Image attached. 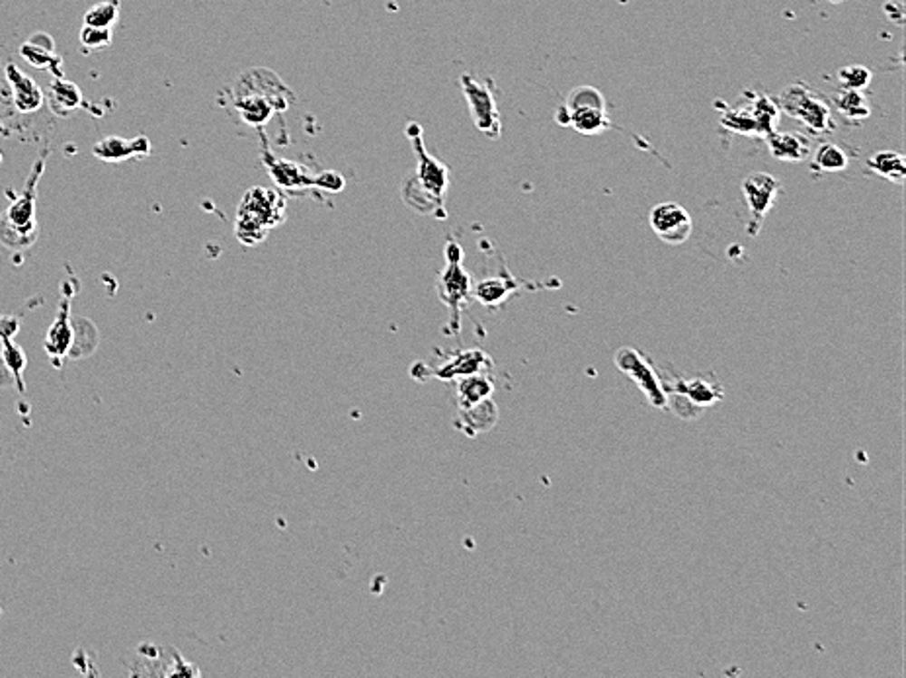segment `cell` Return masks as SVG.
<instances>
[{
	"mask_svg": "<svg viewBox=\"0 0 906 678\" xmlns=\"http://www.w3.org/2000/svg\"><path fill=\"white\" fill-rule=\"evenodd\" d=\"M867 169L877 177L891 180L895 184H904L906 179V159L897 150H879L867 159Z\"/></svg>",
	"mask_w": 906,
	"mask_h": 678,
	"instance_id": "23",
	"label": "cell"
},
{
	"mask_svg": "<svg viewBox=\"0 0 906 678\" xmlns=\"http://www.w3.org/2000/svg\"><path fill=\"white\" fill-rule=\"evenodd\" d=\"M660 370V368H659ZM660 378L669 395V407L682 421H696L708 409L719 405L725 399V389L715 375H691L670 370H660Z\"/></svg>",
	"mask_w": 906,
	"mask_h": 678,
	"instance_id": "2",
	"label": "cell"
},
{
	"mask_svg": "<svg viewBox=\"0 0 906 678\" xmlns=\"http://www.w3.org/2000/svg\"><path fill=\"white\" fill-rule=\"evenodd\" d=\"M495 382L496 380H495L493 372L465 375V378H459V380L453 382L456 383V405H458V409L469 407V405L479 403V401L493 397L495 389H496Z\"/></svg>",
	"mask_w": 906,
	"mask_h": 678,
	"instance_id": "19",
	"label": "cell"
},
{
	"mask_svg": "<svg viewBox=\"0 0 906 678\" xmlns=\"http://www.w3.org/2000/svg\"><path fill=\"white\" fill-rule=\"evenodd\" d=\"M238 89L241 91H238L236 96V110L241 111L243 120L250 125H262L264 121L270 120L274 111H282L287 106L284 98V92L287 91L284 84H280L278 89L270 91L266 96H264V92L258 89H253V92L248 89H243V86H238Z\"/></svg>",
	"mask_w": 906,
	"mask_h": 678,
	"instance_id": "14",
	"label": "cell"
},
{
	"mask_svg": "<svg viewBox=\"0 0 906 678\" xmlns=\"http://www.w3.org/2000/svg\"><path fill=\"white\" fill-rule=\"evenodd\" d=\"M782 192V184L774 177V174L767 172H752L742 182V196L747 199V206L750 211V228L748 235H758L762 223L766 219L767 213L774 208L776 199Z\"/></svg>",
	"mask_w": 906,
	"mask_h": 678,
	"instance_id": "10",
	"label": "cell"
},
{
	"mask_svg": "<svg viewBox=\"0 0 906 678\" xmlns=\"http://www.w3.org/2000/svg\"><path fill=\"white\" fill-rule=\"evenodd\" d=\"M285 219V202L280 192L266 188H250L236 211L235 233L243 245H258L268 231Z\"/></svg>",
	"mask_w": 906,
	"mask_h": 678,
	"instance_id": "3",
	"label": "cell"
},
{
	"mask_svg": "<svg viewBox=\"0 0 906 678\" xmlns=\"http://www.w3.org/2000/svg\"><path fill=\"white\" fill-rule=\"evenodd\" d=\"M613 363L615 368L637 385L651 407L666 411V407H669V395H666L660 370L645 353H641V350L633 346H622L613 356Z\"/></svg>",
	"mask_w": 906,
	"mask_h": 678,
	"instance_id": "8",
	"label": "cell"
},
{
	"mask_svg": "<svg viewBox=\"0 0 906 678\" xmlns=\"http://www.w3.org/2000/svg\"><path fill=\"white\" fill-rule=\"evenodd\" d=\"M459 84L465 94V100H467L469 114L475 128L483 135H487L488 140H498L502 135V121L496 106L493 81L475 77L473 73H463Z\"/></svg>",
	"mask_w": 906,
	"mask_h": 678,
	"instance_id": "9",
	"label": "cell"
},
{
	"mask_svg": "<svg viewBox=\"0 0 906 678\" xmlns=\"http://www.w3.org/2000/svg\"><path fill=\"white\" fill-rule=\"evenodd\" d=\"M814 169L819 172H842L846 170L850 160L846 150L836 143H823L814 150Z\"/></svg>",
	"mask_w": 906,
	"mask_h": 678,
	"instance_id": "27",
	"label": "cell"
},
{
	"mask_svg": "<svg viewBox=\"0 0 906 678\" xmlns=\"http://www.w3.org/2000/svg\"><path fill=\"white\" fill-rule=\"evenodd\" d=\"M264 165H266L275 186L285 194H297L309 190V188H317V190L324 192H340L344 188V179L336 172L313 174L307 167L299 165V162L278 159L268 153V150L264 153Z\"/></svg>",
	"mask_w": 906,
	"mask_h": 678,
	"instance_id": "7",
	"label": "cell"
},
{
	"mask_svg": "<svg viewBox=\"0 0 906 678\" xmlns=\"http://www.w3.org/2000/svg\"><path fill=\"white\" fill-rule=\"evenodd\" d=\"M439 362H414L410 368V375L417 382L439 380V382H456L465 375L495 372V358L483 348H461L449 350V353H438Z\"/></svg>",
	"mask_w": 906,
	"mask_h": 678,
	"instance_id": "6",
	"label": "cell"
},
{
	"mask_svg": "<svg viewBox=\"0 0 906 678\" xmlns=\"http://www.w3.org/2000/svg\"><path fill=\"white\" fill-rule=\"evenodd\" d=\"M92 153L106 162H123L130 159H143L150 155V141L145 135L135 137V140H123L118 135H110L100 140L94 147Z\"/></svg>",
	"mask_w": 906,
	"mask_h": 678,
	"instance_id": "16",
	"label": "cell"
},
{
	"mask_svg": "<svg viewBox=\"0 0 906 678\" xmlns=\"http://www.w3.org/2000/svg\"><path fill=\"white\" fill-rule=\"evenodd\" d=\"M767 149L774 159L784 162H801L811 153V141L799 133H784L774 131L766 137Z\"/></svg>",
	"mask_w": 906,
	"mask_h": 678,
	"instance_id": "20",
	"label": "cell"
},
{
	"mask_svg": "<svg viewBox=\"0 0 906 678\" xmlns=\"http://www.w3.org/2000/svg\"><path fill=\"white\" fill-rule=\"evenodd\" d=\"M569 128L583 135H600L612 125L608 111L600 108H576L569 110Z\"/></svg>",
	"mask_w": 906,
	"mask_h": 678,
	"instance_id": "25",
	"label": "cell"
},
{
	"mask_svg": "<svg viewBox=\"0 0 906 678\" xmlns=\"http://www.w3.org/2000/svg\"><path fill=\"white\" fill-rule=\"evenodd\" d=\"M407 135L417 155V172L402 184V199L414 211L446 219V194L451 182L449 167L432 157L424 147V131L419 123H409Z\"/></svg>",
	"mask_w": 906,
	"mask_h": 678,
	"instance_id": "1",
	"label": "cell"
},
{
	"mask_svg": "<svg viewBox=\"0 0 906 678\" xmlns=\"http://www.w3.org/2000/svg\"><path fill=\"white\" fill-rule=\"evenodd\" d=\"M535 286H547V284H532V282H522L516 278V276L510 274V270L502 265V272L496 274V276H488V278H483L479 280L477 284H473V290H471V295L473 299L479 301L481 305L485 307H490V309H496L500 307L505 301H508L516 292H520V290H537Z\"/></svg>",
	"mask_w": 906,
	"mask_h": 678,
	"instance_id": "13",
	"label": "cell"
},
{
	"mask_svg": "<svg viewBox=\"0 0 906 678\" xmlns=\"http://www.w3.org/2000/svg\"><path fill=\"white\" fill-rule=\"evenodd\" d=\"M776 104L779 111L797 120L813 135H826L836 130L833 110H830L826 100L805 82L787 86L776 100Z\"/></svg>",
	"mask_w": 906,
	"mask_h": 678,
	"instance_id": "5",
	"label": "cell"
},
{
	"mask_svg": "<svg viewBox=\"0 0 906 678\" xmlns=\"http://www.w3.org/2000/svg\"><path fill=\"white\" fill-rule=\"evenodd\" d=\"M873 79L872 71L863 65H848L842 67L838 73V81L842 89L852 91H865Z\"/></svg>",
	"mask_w": 906,
	"mask_h": 678,
	"instance_id": "30",
	"label": "cell"
},
{
	"mask_svg": "<svg viewBox=\"0 0 906 678\" xmlns=\"http://www.w3.org/2000/svg\"><path fill=\"white\" fill-rule=\"evenodd\" d=\"M446 266L436 278V292L442 304L449 309V326L446 329L448 334H459L461 331V315L467 309V304L473 299V278L471 274L463 268V248L458 241L448 238L446 243Z\"/></svg>",
	"mask_w": 906,
	"mask_h": 678,
	"instance_id": "4",
	"label": "cell"
},
{
	"mask_svg": "<svg viewBox=\"0 0 906 678\" xmlns=\"http://www.w3.org/2000/svg\"><path fill=\"white\" fill-rule=\"evenodd\" d=\"M826 3H833V5H840V3H844V0H826Z\"/></svg>",
	"mask_w": 906,
	"mask_h": 678,
	"instance_id": "32",
	"label": "cell"
},
{
	"mask_svg": "<svg viewBox=\"0 0 906 678\" xmlns=\"http://www.w3.org/2000/svg\"><path fill=\"white\" fill-rule=\"evenodd\" d=\"M649 223L652 233L666 245L686 243L691 235V229H694L688 209L676 202H664L654 206L651 209Z\"/></svg>",
	"mask_w": 906,
	"mask_h": 678,
	"instance_id": "11",
	"label": "cell"
},
{
	"mask_svg": "<svg viewBox=\"0 0 906 678\" xmlns=\"http://www.w3.org/2000/svg\"><path fill=\"white\" fill-rule=\"evenodd\" d=\"M20 55L26 59L28 65L52 71L53 77H63V61L55 52V44L52 35L45 32H35L30 35V40L20 47Z\"/></svg>",
	"mask_w": 906,
	"mask_h": 678,
	"instance_id": "17",
	"label": "cell"
},
{
	"mask_svg": "<svg viewBox=\"0 0 906 678\" xmlns=\"http://www.w3.org/2000/svg\"><path fill=\"white\" fill-rule=\"evenodd\" d=\"M6 81L10 84L12 96H14V106L22 114H32V111H37L43 106L45 96L40 86H37L30 74L20 71L12 63L6 65Z\"/></svg>",
	"mask_w": 906,
	"mask_h": 678,
	"instance_id": "18",
	"label": "cell"
},
{
	"mask_svg": "<svg viewBox=\"0 0 906 678\" xmlns=\"http://www.w3.org/2000/svg\"><path fill=\"white\" fill-rule=\"evenodd\" d=\"M498 405L495 403L493 397H488L475 405L458 409L456 417H453V426L465 436L477 438L479 434L493 431L498 422Z\"/></svg>",
	"mask_w": 906,
	"mask_h": 678,
	"instance_id": "15",
	"label": "cell"
},
{
	"mask_svg": "<svg viewBox=\"0 0 906 678\" xmlns=\"http://www.w3.org/2000/svg\"><path fill=\"white\" fill-rule=\"evenodd\" d=\"M563 104L569 110H576V108L606 110V98H603V94L598 89H594V86L583 84V86H576V89H573Z\"/></svg>",
	"mask_w": 906,
	"mask_h": 678,
	"instance_id": "29",
	"label": "cell"
},
{
	"mask_svg": "<svg viewBox=\"0 0 906 678\" xmlns=\"http://www.w3.org/2000/svg\"><path fill=\"white\" fill-rule=\"evenodd\" d=\"M721 125H723V128L727 131H733V133H738V135L760 137L758 123H757V120H754L752 111H750V108H748V104L745 102V100H742L740 106H733V108L723 106Z\"/></svg>",
	"mask_w": 906,
	"mask_h": 678,
	"instance_id": "26",
	"label": "cell"
},
{
	"mask_svg": "<svg viewBox=\"0 0 906 678\" xmlns=\"http://www.w3.org/2000/svg\"><path fill=\"white\" fill-rule=\"evenodd\" d=\"M742 100H745V102L748 104L754 120H757V123H758L760 137H764V140H766L767 135H772L774 131H777V125H779V118H782V111H779V108L776 104V100H772L770 96H766L762 92H757V91L745 92V98H742Z\"/></svg>",
	"mask_w": 906,
	"mask_h": 678,
	"instance_id": "21",
	"label": "cell"
},
{
	"mask_svg": "<svg viewBox=\"0 0 906 678\" xmlns=\"http://www.w3.org/2000/svg\"><path fill=\"white\" fill-rule=\"evenodd\" d=\"M120 12H121L120 0H102V3H96L94 6L86 10L84 26L111 28L120 18Z\"/></svg>",
	"mask_w": 906,
	"mask_h": 678,
	"instance_id": "28",
	"label": "cell"
},
{
	"mask_svg": "<svg viewBox=\"0 0 906 678\" xmlns=\"http://www.w3.org/2000/svg\"><path fill=\"white\" fill-rule=\"evenodd\" d=\"M43 170V160H37L34 174H30V180L24 188V192L16 198V202L12 204L6 211V216L0 221V235L5 233H16V235H26L35 229V186L37 180L42 177Z\"/></svg>",
	"mask_w": 906,
	"mask_h": 678,
	"instance_id": "12",
	"label": "cell"
},
{
	"mask_svg": "<svg viewBox=\"0 0 906 678\" xmlns=\"http://www.w3.org/2000/svg\"><path fill=\"white\" fill-rule=\"evenodd\" d=\"M834 108L840 111V116H844L852 123H860L872 116L870 100H867L863 91L840 89L834 96Z\"/></svg>",
	"mask_w": 906,
	"mask_h": 678,
	"instance_id": "24",
	"label": "cell"
},
{
	"mask_svg": "<svg viewBox=\"0 0 906 678\" xmlns=\"http://www.w3.org/2000/svg\"><path fill=\"white\" fill-rule=\"evenodd\" d=\"M47 104L53 114H57L59 118H67L74 110L82 106V94L74 82L65 81L63 77H55L53 82L49 84Z\"/></svg>",
	"mask_w": 906,
	"mask_h": 678,
	"instance_id": "22",
	"label": "cell"
},
{
	"mask_svg": "<svg viewBox=\"0 0 906 678\" xmlns=\"http://www.w3.org/2000/svg\"><path fill=\"white\" fill-rule=\"evenodd\" d=\"M81 45L86 52H96V49H104L111 45V28H94V26H82L81 30Z\"/></svg>",
	"mask_w": 906,
	"mask_h": 678,
	"instance_id": "31",
	"label": "cell"
}]
</instances>
